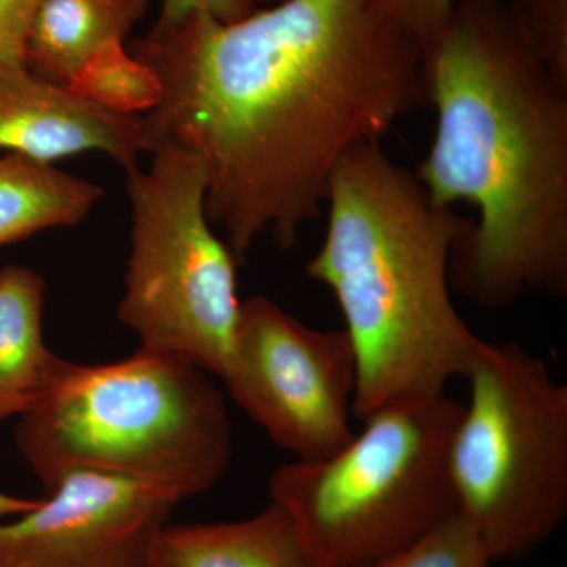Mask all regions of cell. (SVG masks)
Returning a JSON list of instances; mask_svg holds the SVG:
<instances>
[{
    "mask_svg": "<svg viewBox=\"0 0 567 567\" xmlns=\"http://www.w3.org/2000/svg\"><path fill=\"white\" fill-rule=\"evenodd\" d=\"M130 52L162 82L141 115L144 151L199 159L208 219L240 262L260 235L297 244L342 159L427 103L423 47L374 0L196 13Z\"/></svg>",
    "mask_w": 567,
    "mask_h": 567,
    "instance_id": "6da1fadb",
    "label": "cell"
},
{
    "mask_svg": "<svg viewBox=\"0 0 567 567\" xmlns=\"http://www.w3.org/2000/svg\"><path fill=\"white\" fill-rule=\"evenodd\" d=\"M434 141L416 171L443 207L473 205L451 286L483 308L567 293V87L505 0H458L424 52Z\"/></svg>",
    "mask_w": 567,
    "mask_h": 567,
    "instance_id": "7a4b0ae2",
    "label": "cell"
},
{
    "mask_svg": "<svg viewBox=\"0 0 567 567\" xmlns=\"http://www.w3.org/2000/svg\"><path fill=\"white\" fill-rule=\"evenodd\" d=\"M324 205L327 234L306 274L344 316L357 361L353 415L446 394L477 339L451 297V257L470 219L435 204L380 142L342 159Z\"/></svg>",
    "mask_w": 567,
    "mask_h": 567,
    "instance_id": "3957f363",
    "label": "cell"
},
{
    "mask_svg": "<svg viewBox=\"0 0 567 567\" xmlns=\"http://www.w3.org/2000/svg\"><path fill=\"white\" fill-rule=\"evenodd\" d=\"M14 442L47 488L71 472H99L182 502L219 483L234 453L226 399L205 371L142 347L117 363L63 361L20 416Z\"/></svg>",
    "mask_w": 567,
    "mask_h": 567,
    "instance_id": "277c9868",
    "label": "cell"
},
{
    "mask_svg": "<svg viewBox=\"0 0 567 567\" xmlns=\"http://www.w3.org/2000/svg\"><path fill=\"white\" fill-rule=\"evenodd\" d=\"M462 410L446 394L382 406L333 456L278 466L270 502L322 567L409 547L458 513L447 457Z\"/></svg>",
    "mask_w": 567,
    "mask_h": 567,
    "instance_id": "5b68a950",
    "label": "cell"
},
{
    "mask_svg": "<svg viewBox=\"0 0 567 567\" xmlns=\"http://www.w3.org/2000/svg\"><path fill=\"white\" fill-rule=\"evenodd\" d=\"M450 445L457 509L492 561L524 558L567 516V386L516 342L477 338Z\"/></svg>",
    "mask_w": 567,
    "mask_h": 567,
    "instance_id": "8992f818",
    "label": "cell"
},
{
    "mask_svg": "<svg viewBox=\"0 0 567 567\" xmlns=\"http://www.w3.org/2000/svg\"><path fill=\"white\" fill-rule=\"evenodd\" d=\"M126 171L132 251L118 320L142 349L181 358L219 379L240 320L237 257L207 215V177L196 156L152 153Z\"/></svg>",
    "mask_w": 567,
    "mask_h": 567,
    "instance_id": "52a82bcc",
    "label": "cell"
},
{
    "mask_svg": "<svg viewBox=\"0 0 567 567\" xmlns=\"http://www.w3.org/2000/svg\"><path fill=\"white\" fill-rule=\"evenodd\" d=\"M221 380L297 461L331 457L353 439L357 361L344 330H316L268 298H249Z\"/></svg>",
    "mask_w": 567,
    "mask_h": 567,
    "instance_id": "ba28073f",
    "label": "cell"
},
{
    "mask_svg": "<svg viewBox=\"0 0 567 567\" xmlns=\"http://www.w3.org/2000/svg\"><path fill=\"white\" fill-rule=\"evenodd\" d=\"M181 503L153 484L71 472L32 509L0 524V567H145Z\"/></svg>",
    "mask_w": 567,
    "mask_h": 567,
    "instance_id": "9c48e42d",
    "label": "cell"
},
{
    "mask_svg": "<svg viewBox=\"0 0 567 567\" xmlns=\"http://www.w3.org/2000/svg\"><path fill=\"white\" fill-rule=\"evenodd\" d=\"M0 151L43 163L100 152L125 171L145 152L141 115L103 110L25 65H0Z\"/></svg>",
    "mask_w": 567,
    "mask_h": 567,
    "instance_id": "30bf717a",
    "label": "cell"
},
{
    "mask_svg": "<svg viewBox=\"0 0 567 567\" xmlns=\"http://www.w3.org/2000/svg\"><path fill=\"white\" fill-rule=\"evenodd\" d=\"M145 567H322L282 507L221 524L169 525L153 540Z\"/></svg>",
    "mask_w": 567,
    "mask_h": 567,
    "instance_id": "8fae6325",
    "label": "cell"
},
{
    "mask_svg": "<svg viewBox=\"0 0 567 567\" xmlns=\"http://www.w3.org/2000/svg\"><path fill=\"white\" fill-rule=\"evenodd\" d=\"M44 292L43 278L31 268L0 271V421L39 404L65 361L44 342Z\"/></svg>",
    "mask_w": 567,
    "mask_h": 567,
    "instance_id": "7c38bea8",
    "label": "cell"
},
{
    "mask_svg": "<svg viewBox=\"0 0 567 567\" xmlns=\"http://www.w3.org/2000/svg\"><path fill=\"white\" fill-rule=\"evenodd\" d=\"M147 7L148 0H43L25 35V69L66 87L95 52L125 43Z\"/></svg>",
    "mask_w": 567,
    "mask_h": 567,
    "instance_id": "4fadbf2b",
    "label": "cell"
},
{
    "mask_svg": "<svg viewBox=\"0 0 567 567\" xmlns=\"http://www.w3.org/2000/svg\"><path fill=\"white\" fill-rule=\"evenodd\" d=\"M95 183L18 153L0 158V246L76 226L102 199Z\"/></svg>",
    "mask_w": 567,
    "mask_h": 567,
    "instance_id": "5bb4252c",
    "label": "cell"
},
{
    "mask_svg": "<svg viewBox=\"0 0 567 567\" xmlns=\"http://www.w3.org/2000/svg\"><path fill=\"white\" fill-rule=\"evenodd\" d=\"M66 87L85 102L123 115L145 114L162 99L155 71L126 51L123 41L95 52Z\"/></svg>",
    "mask_w": 567,
    "mask_h": 567,
    "instance_id": "9a60e30c",
    "label": "cell"
},
{
    "mask_svg": "<svg viewBox=\"0 0 567 567\" xmlns=\"http://www.w3.org/2000/svg\"><path fill=\"white\" fill-rule=\"evenodd\" d=\"M486 547L461 514H456L431 533L374 561L357 567H491Z\"/></svg>",
    "mask_w": 567,
    "mask_h": 567,
    "instance_id": "2e32d148",
    "label": "cell"
},
{
    "mask_svg": "<svg viewBox=\"0 0 567 567\" xmlns=\"http://www.w3.org/2000/svg\"><path fill=\"white\" fill-rule=\"evenodd\" d=\"M507 7L529 48L567 87V0H513Z\"/></svg>",
    "mask_w": 567,
    "mask_h": 567,
    "instance_id": "e0dca14e",
    "label": "cell"
},
{
    "mask_svg": "<svg viewBox=\"0 0 567 567\" xmlns=\"http://www.w3.org/2000/svg\"><path fill=\"white\" fill-rule=\"evenodd\" d=\"M377 9L427 50L450 21L458 0H374Z\"/></svg>",
    "mask_w": 567,
    "mask_h": 567,
    "instance_id": "ac0fdd59",
    "label": "cell"
},
{
    "mask_svg": "<svg viewBox=\"0 0 567 567\" xmlns=\"http://www.w3.org/2000/svg\"><path fill=\"white\" fill-rule=\"evenodd\" d=\"M43 0H0V65H24L29 25Z\"/></svg>",
    "mask_w": 567,
    "mask_h": 567,
    "instance_id": "d6986e66",
    "label": "cell"
},
{
    "mask_svg": "<svg viewBox=\"0 0 567 567\" xmlns=\"http://www.w3.org/2000/svg\"><path fill=\"white\" fill-rule=\"evenodd\" d=\"M254 10L256 9L249 0H163L158 20L153 28H171L196 13L208 14L223 22H233L248 17Z\"/></svg>",
    "mask_w": 567,
    "mask_h": 567,
    "instance_id": "ffe728a7",
    "label": "cell"
},
{
    "mask_svg": "<svg viewBox=\"0 0 567 567\" xmlns=\"http://www.w3.org/2000/svg\"><path fill=\"white\" fill-rule=\"evenodd\" d=\"M39 499L21 498L0 492V518L20 516L25 511L32 509Z\"/></svg>",
    "mask_w": 567,
    "mask_h": 567,
    "instance_id": "44dd1931",
    "label": "cell"
},
{
    "mask_svg": "<svg viewBox=\"0 0 567 567\" xmlns=\"http://www.w3.org/2000/svg\"><path fill=\"white\" fill-rule=\"evenodd\" d=\"M254 9H260V7L275 6V3L282 2V0H249Z\"/></svg>",
    "mask_w": 567,
    "mask_h": 567,
    "instance_id": "7402d4cb",
    "label": "cell"
}]
</instances>
